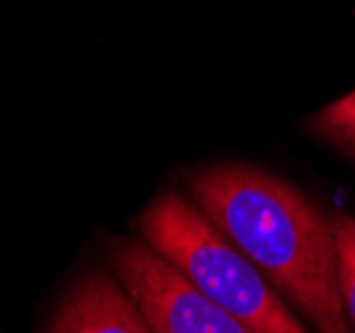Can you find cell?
<instances>
[{"instance_id": "cell-4", "label": "cell", "mask_w": 355, "mask_h": 333, "mask_svg": "<svg viewBox=\"0 0 355 333\" xmlns=\"http://www.w3.org/2000/svg\"><path fill=\"white\" fill-rule=\"evenodd\" d=\"M48 333H154L117 278L93 270L64 296Z\"/></svg>"}, {"instance_id": "cell-3", "label": "cell", "mask_w": 355, "mask_h": 333, "mask_svg": "<svg viewBox=\"0 0 355 333\" xmlns=\"http://www.w3.org/2000/svg\"><path fill=\"white\" fill-rule=\"evenodd\" d=\"M112 270L154 333H254L196 291L144 241L112 244Z\"/></svg>"}, {"instance_id": "cell-6", "label": "cell", "mask_w": 355, "mask_h": 333, "mask_svg": "<svg viewBox=\"0 0 355 333\" xmlns=\"http://www.w3.org/2000/svg\"><path fill=\"white\" fill-rule=\"evenodd\" d=\"M334 235H337V273H340L342 305L355 325V217L342 215L334 219Z\"/></svg>"}, {"instance_id": "cell-1", "label": "cell", "mask_w": 355, "mask_h": 333, "mask_svg": "<svg viewBox=\"0 0 355 333\" xmlns=\"http://www.w3.org/2000/svg\"><path fill=\"white\" fill-rule=\"evenodd\" d=\"M193 206L305 315L318 333H350L337 273V235L295 186L250 164H212L189 177Z\"/></svg>"}, {"instance_id": "cell-5", "label": "cell", "mask_w": 355, "mask_h": 333, "mask_svg": "<svg viewBox=\"0 0 355 333\" xmlns=\"http://www.w3.org/2000/svg\"><path fill=\"white\" fill-rule=\"evenodd\" d=\"M313 130L355 156V90L313 116Z\"/></svg>"}, {"instance_id": "cell-2", "label": "cell", "mask_w": 355, "mask_h": 333, "mask_svg": "<svg viewBox=\"0 0 355 333\" xmlns=\"http://www.w3.org/2000/svg\"><path fill=\"white\" fill-rule=\"evenodd\" d=\"M141 241L254 333H311L268 278L193 201L162 193L138 217Z\"/></svg>"}]
</instances>
